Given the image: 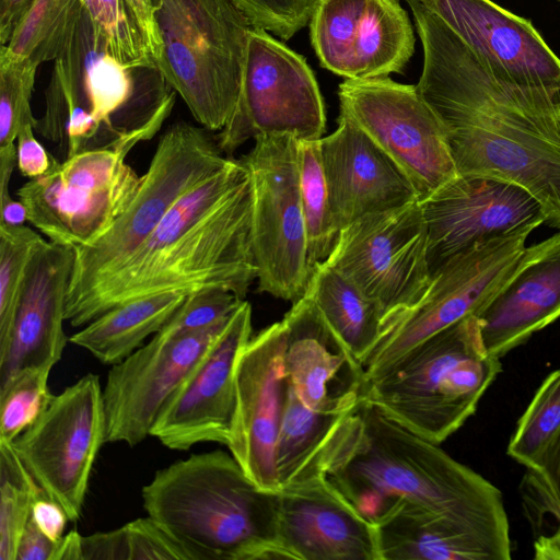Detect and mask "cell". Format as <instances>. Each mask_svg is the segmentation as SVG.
Masks as SVG:
<instances>
[{
    "label": "cell",
    "mask_w": 560,
    "mask_h": 560,
    "mask_svg": "<svg viewBox=\"0 0 560 560\" xmlns=\"http://www.w3.org/2000/svg\"><path fill=\"white\" fill-rule=\"evenodd\" d=\"M406 1L423 48L416 88L443 122L458 173L523 187L560 230V90L515 81L422 0Z\"/></svg>",
    "instance_id": "1"
},
{
    "label": "cell",
    "mask_w": 560,
    "mask_h": 560,
    "mask_svg": "<svg viewBox=\"0 0 560 560\" xmlns=\"http://www.w3.org/2000/svg\"><path fill=\"white\" fill-rule=\"evenodd\" d=\"M252 187L238 160L186 192L113 272L66 302V322L83 327L138 298L220 288L244 300L256 279Z\"/></svg>",
    "instance_id": "2"
},
{
    "label": "cell",
    "mask_w": 560,
    "mask_h": 560,
    "mask_svg": "<svg viewBox=\"0 0 560 560\" xmlns=\"http://www.w3.org/2000/svg\"><path fill=\"white\" fill-rule=\"evenodd\" d=\"M326 475L372 523L405 500L511 547L501 491L364 398Z\"/></svg>",
    "instance_id": "3"
},
{
    "label": "cell",
    "mask_w": 560,
    "mask_h": 560,
    "mask_svg": "<svg viewBox=\"0 0 560 560\" xmlns=\"http://www.w3.org/2000/svg\"><path fill=\"white\" fill-rule=\"evenodd\" d=\"M176 94L158 66L119 61L82 7L54 60L35 131L58 144L65 159L88 150L135 148L158 133Z\"/></svg>",
    "instance_id": "4"
},
{
    "label": "cell",
    "mask_w": 560,
    "mask_h": 560,
    "mask_svg": "<svg viewBox=\"0 0 560 560\" xmlns=\"http://www.w3.org/2000/svg\"><path fill=\"white\" fill-rule=\"evenodd\" d=\"M155 520L190 560L284 559L280 491L259 488L231 453L192 454L158 470L141 491Z\"/></svg>",
    "instance_id": "5"
},
{
    "label": "cell",
    "mask_w": 560,
    "mask_h": 560,
    "mask_svg": "<svg viewBox=\"0 0 560 560\" xmlns=\"http://www.w3.org/2000/svg\"><path fill=\"white\" fill-rule=\"evenodd\" d=\"M482 340L478 316L429 337L380 376L363 398L420 436L441 444L470 418L501 372Z\"/></svg>",
    "instance_id": "6"
},
{
    "label": "cell",
    "mask_w": 560,
    "mask_h": 560,
    "mask_svg": "<svg viewBox=\"0 0 560 560\" xmlns=\"http://www.w3.org/2000/svg\"><path fill=\"white\" fill-rule=\"evenodd\" d=\"M163 42L159 65L195 120L224 128L236 106L254 27L233 0H158Z\"/></svg>",
    "instance_id": "7"
},
{
    "label": "cell",
    "mask_w": 560,
    "mask_h": 560,
    "mask_svg": "<svg viewBox=\"0 0 560 560\" xmlns=\"http://www.w3.org/2000/svg\"><path fill=\"white\" fill-rule=\"evenodd\" d=\"M231 160L208 129L188 121L171 125L160 137L126 211L98 240L74 248L67 301L78 298L118 268L151 235L179 198Z\"/></svg>",
    "instance_id": "8"
},
{
    "label": "cell",
    "mask_w": 560,
    "mask_h": 560,
    "mask_svg": "<svg viewBox=\"0 0 560 560\" xmlns=\"http://www.w3.org/2000/svg\"><path fill=\"white\" fill-rule=\"evenodd\" d=\"M535 225L475 244L431 276L422 299L383 323L381 338L362 362L365 382L409 350L468 316H479L511 278Z\"/></svg>",
    "instance_id": "9"
},
{
    "label": "cell",
    "mask_w": 560,
    "mask_h": 560,
    "mask_svg": "<svg viewBox=\"0 0 560 560\" xmlns=\"http://www.w3.org/2000/svg\"><path fill=\"white\" fill-rule=\"evenodd\" d=\"M238 161L252 187L250 242L258 291L296 302L308 285L307 237L299 182V140L254 139Z\"/></svg>",
    "instance_id": "10"
},
{
    "label": "cell",
    "mask_w": 560,
    "mask_h": 560,
    "mask_svg": "<svg viewBox=\"0 0 560 560\" xmlns=\"http://www.w3.org/2000/svg\"><path fill=\"white\" fill-rule=\"evenodd\" d=\"M133 147L88 150L30 179L16 196L27 220L48 241L78 248L104 235L126 211L141 184L127 164Z\"/></svg>",
    "instance_id": "11"
},
{
    "label": "cell",
    "mask_w": 560,
    "mask_h": 560,
    "mask_svg": "<svg viewBox=\"0 0 560 560\" xmlns=\"http://www.w3.org/2000/svg\"><path fill=\"white\" fill-rule=\"evenodd\" d=\"M325 129L323 97L305 58L269 32L252 27L238 100L215 137L220 150L230 155L265 135L318 140Z\"/></svg>",
    "instance_id": "12"
},
{
    "label": "cell",
    "mask_w": 560,
    "mask_h": 560,
    "mask_svg": "<svg viewBox=\"0 0 560 560\" xmlns=\"http://www.w3.org/2000/svg\"><path fill=\"white\" fill-rule=\"evenodd\" d=\"M106 443L103 388L88 373L57 395L11 444L46 497L69 521L81 516L93 465Z\"/></svg>",
    "instance_id": "13"
},
{
    "label": "cell",
    "mask_w": 560,
    "mask_h": 560,
    "mask_svg": "<svg viewBox=\"0 0 560 560\" xmlns=\"http://www.w3.org/2000/svg\"><path fill=\"white\" fill-rule=\"evenodd\" d=\"M428 231L419 201L362 217L343 228L325 265L351 280L384 320L416 305L431 282Z\"/></svg>",
    "instance_id": "14"
},
{
    "label": "cell",
    "mask_w": 560,
    "mask_h": 560,
    "mask_svg": "<svg viewBox=\"0 0 560 560\" xmlns=\"http://www.w3.org/2000/svg\"><path fill=\"white\" fill-rule=\"evenodd\" d=\"M338 96L340 112L407 174L418 201L459 175L445 127L416 85L397 83L388 77L346 79Z\"/></svg>",
    "instance_id": "15"
},
{
    "label": "cell",
    "mask_w": 560,
    "mask_h": 560,
    "mask_svg": "<svg viewBox=\"0 0 560 560\" xmlns=\"http://www.w3.org/2000/svg\"><path fill=\"white\" fill-rule=\"evenodd\" d=\"M228 320L186 334L159 331L112 365L103 387L106 443L120 442L133 447L151 436L161 410L209 351Z\"/></svg>",
    "instance_id": "16"
},
{
    "label": "cell",
    "mask_w": 560,
    "mask_h": 560,
    "mask_svg": "<svg viewBox=\"0 0 560 560\" xmlns=\"http://www.w3.org/2000/svg\"><path fill=\"white\" fill-rule=\"evenodd\" d=\"M311 40L323 68L350 80L401 72L415 35L397 0H317Z\"/></svg>",
    "instance_id": "17"
},
{
    "label": "cell",
    "mask_w": 560,
    "mask_h": 560,
    "mask_svg": "<svg viewBox=\"0 0 560 560\" xmlns=\"http://www.w3.org/2000/svg\"><path fill=\"white\" fill-rule=\"evenodd\" d=\"M419 205L427 224L431 276L477 243L545 224L542 209L528 190L488 176L459 174Z\"/></svg>",
    "instance_id": "18"
},
{
    "label": "cell",
    "mask_w": 560,
    "mask_h": 560,
    "mask_svg": "<svg viewBox=\"0 0 560 560\" xmlns=\"http://www.w3.org/2000/svg\"><path fill=\"white\" fill-rule=\"evenodd\" d=\"M282 320L250 338L235 369V409L226 446L259 488L280 491L275 451L288 388Z\"/></svg>",
    "instance_id": "19"
},
{
    "label": "cell",
    "mask_w": 560,
    "mask_h": 560,
    "mask_svg": "<svg viewBox=\"0 0 560 560\" xmlns=\"http://www.w3.org/2000/svg\"><path fill=\"white\" fill-rule=\"evenodd\" d=\"M252 306L243 300L215 341L161 410L151 436L187 451L214 442L226 445L235 409V369L250 339Z\"/></svg>",
    "instance_id": "20"
},
{
    "label": "cell",
    "mask_w": 560,
    "mask_h": 560,
    "mask_svg": "<svg viewBox=\"0 0 560 560\" xmlns=\"http://www.w3.org/2000/svg\"><path fill=\"white\" fill-rule=\"evenodd\" d=\"M279 542L284 559L380 560L374 524L326 474L280 490Z\"/></svg>",
    "instance_id": "21"
},
{
    "label": "cell",
    "mask_w": 560,
    "mask_h": 560,
    "mask_svg": "<svg viewBox=\"0 0 560 560\" xmlns=\"http://www.w3.org/2000/svg\"><path fill=\"white\" fill-rule=\"evenodd\" d=\"M330 208L338 232L368 214L418 201L402 168L348 115L319 139Z\"/></svg>",
    "instance_id": "22"
},
{
    "label": "cell",
    "mask_w": 560,
    "mask_h": 560,
    "mask_svg": "<svg viewBox=\"0 0 560 560\" xmlns=\"http://www.w3.org/2000/svg\"><path fill=\"white\" fill-rule=\"evenodd\" d=\"M73 265L74 248L50 241L33 256L11 329L0 341V387L24 370L52 369L61 359Z\"/></svg>",
    "instance_id": "23"
},
{
    "label": "cell",
    "mask_w": 560,
    "mask_h": 560,
    "mask_svg": "<svg viewBox=\"0 0 560 560\" xmlns=\"http://www.w3.org/2000/svg\"><path fill=\"white\" fill-rule=\"evenodd\" d=\"M282 323L284 373L301 401L320 412L357 407L364 395L363 366L328 327L313 301L303 295Z\"/></svg>",
    "instance_id": "24"
},
{
    "label": "cell",
    "mask_w": 560,
    "mask_h": 560,
    "mask_svg": "<svg viewBox=\"0 0 560 560\" xmlns=\"http://www.w3.org/2000/svg\"><path fill=\"white\" fill-rule=\"evenodd\" d=\"M472 50L515 81L560 90V58L527 19L492 0H422Z\"/></svg>",
    "instance_id": "25"
},
{
    "label": "cell",
    "mask_w": 560,
    "mask_h": 560,
    "mask_svg": "<svg viewBox=\"0 0 560 560\" xmlns=\"http://www.w3.org/2000/svg\"><path fill=\"white\" fill-rule=\"evenodd\" d=\"M560 317V230L525 247L508 282L478 316L487 351L502 358Z\"/></svg>",
    "instance_id": "26"
},
{
    "label": "cell",
    "mask_w": 560,
    "mask_h": 560,
    "mask_svg": "<svg viewBox=\"0 0 560 560\" xmlns=\"http://www.w3.org/2000/svg\"><path fill=\"white\" fill-rule=\"evenodd\" d=\"M380 560H508L511 547L405 500L373 523Z\"/></svg>",
    "instance_id": "27"
},
{
    "label": "cell",
    "mask_w": 560,
    "mask_h": 560,
    "mask_svg": "<svg viewBox=\"0 0 560 560\" xmlns=\"http://www.w3.org/2000/svg\"><path fill=\"white\" fill-rule=\"evenodd\" d=\"M359 405L341 412L315 411L301 401L288 382L275 451L280 490L326 474L332 452L350 428Z\"/></svg>",
    "instance_id": "28"
},
{
    "label": "cell",
    "mask_w": 560,
    "mask_h": 560,
    "mask_svg": "<svg viewBox=\"0 0 560 560\" xmlns=\"http://www.w3.org/2000/svg\"><path fill=\"white\" fill-rule=\"evenodd\" d=\"M187 295L163 292L118 304L84 325L69 341L104 364H117L159 332Z\"/></svg>",
    "instance_id": "29"
},
{
    "label": "cell",
    "mask_w": 560,
    "mask_h": 560,
    "mask_svg": "<svg viewBox=\"0 0 560 560\" xmlns=\"http://www.w3.org/2000/svg\"><path fill=\"white\" fill-rule=\"evenodd\" d=\"M304 295L308 296L328 327L361 364L382 335L380 306L346 276L325 265L313 270Z\"/></svg>",
    "instance_id": "30"
},
{
    "label": "cell",
    "mask_w": 560,
    "mask_h": 560,
    "mask_svg": "<svg viewBox=\"0 0 560 560\" xmlns=\"http://www.w3.org/2000/svg\"><path fill=\"white\" fill-rule=\"evenodd\" d=\"M83 4L81 0H33L16 22L0 55L38 66L59 55Z\"/></svg>",
    "instance_id": "31"
},
{
    "label": "cell",
    "mask_w": 560,
    "mask_h": 560,
    "mask_svg": "<svg viewBox=\"0 0 560 560\" xmlns=\"http://www.w3.org/2000/svg\"><path fill=\"white\" fill-rule=\"evenodd\" d=\"M299 182L311 272L330 255L337 231L318 140H299Z\"/></svg>",
    "instance_id": "32"
},
{
    "label": "cell",
    "mask_w": 560,
    "mask_h": 560,
    "mask_svg": "<svg viewBox=\"0 0 560 560\" xmlns=\"http://www.w3.org/2000/svg\"><path fill=\"white\" fill-rule=\"evenodd\" d=\"M560 436V368L540 384L520 417L506 453L526 469H535Z\"/></svg>",
    "instance_id": "33"
},
{
    "label": "cell",
    "mask_w": 560,
    "mask_h": 560,
    "mask_svg": "<svg viewBox=\"0 0 560 560\" xmlns=\"http://www.w3.org/2000/svg\"><path fill=\"white\" fill-rule=\"evenodd\" d=\"M43 494L12 444L0 441V560H16L32 505Z\"/></svg>",
    "instance_id": "34"
},
{
    "label": "cell",
    "mask_w": 560,
    "mask_h": 560,
    "mask_svg": "<svg viewBox=\"0 0 560 560\" xmlns=\"http://www.w3.org/2000/svg\"><path fill=\"white\" fill-rule=\"evenodd\" d=\"M45 242L26 225L0 224V341L11 329L31 260Z\"/></svg>",
    "instance_id": "35"
},
{
    "label": "cell",
    "mask_w": 560,
    "mask_h": 560,
    "mask_svg": "<svg viewBox=\"0 0 560 560\" xmlns=\"http://www.w3.org/2000/svg\"><path fill=\"white\" fill-rule=\"evenodd\" d=\"M51 369H27L0 387V441L12 443L39 416L51 394Z\"/></svg>",
    "instance_id": "36"
},
{
    "label": "cell",
    "mask_w": 560,
    "mask_h": 560,
    "mask_svg": "<svg viewBox=\"0 0 560 560\" xmlns=\"http://www.w3.org/2000/svg\"><path fill=\"white\" fill-rule=\"evenodd\" d=\"M37 68L38 65L28 59L0 55V148L15 144L24 125L36 126L31 98Z\"/></svg>",
    "instance_id": "37"
},
{
    "label": "cell",
    "mask_w": 560,
    "mask_h": 560,
    "mask_svg": "<svg viewBox=\"0 0 560 560\" xmlns=\"http://www.w3.org/2000/svg\"><path fill=\"white\" fill-rule=\"evenodd\" d=\"M112 54L129 66H156L125 0H81Z\"/></svg>",
    "instance_id": "38"
},
{
    "label": "cell",
    "mask_w": 560,
    "mask_h": 560,
    "mask_svg": "<svg viewBox=\"0 0 560 560\" xmlns=\"http://www.w3.org/2000/svg\"><path fill=\"white\" fill-rule=\"evenodd\" d=\"M529 521L535 525L551 517L560 527V436L540 465L527 469L521 485Z\"/></svg>",
    "instance_id": "39"
},
{
    "label": "cell",
    "mask_w": 560,
    "mask_h": 560,
    "mask_svg": "<svg viewBox=\"0 0 560 560\" xmlns=\"http://www.w3.org/2000/svg\"><path fill=\"white\" fill-rule=\"evenodd\" d=\"M242 301L220 288L192 292L160 331L177 335L212 327L228 320Z\"/></svg>",
    "instance_id": "40"
},
{
    "label": "cell",
    "mask_w": 560,
    "mask_h": 560,
    "mask_svg": "<svg viewBox=\"0 0 560 560\" xmlns=\"http://www.w3.org/2000/svg\"><path fill=\"white\" fill-rule=\"evenodd\" d=\"M254 27L283 40L293 37L311 20L313 0H233Z\"/></svg>",
    "instance_id": "41"
},
{
    "label": "cell",
    "mask_w": 560,
    "mask_h": 560,
    "mask_svg": "<svg viewBox=\"0 0 560 560\" xmlns=\"http://www.w3.org/2000/svg\"><path fill=\"white\" fill-rule=\"evenodd\" d=\"M129 560H190L184 547L151 516L125 525Z\"/></svg>",
    "instance_id": "42"
},
{
    "label": "cell",
    "mask_w": 560,
    "mask_h": 560,
    "mask_svg": "<svg viewBox=\"0 0 560 560\" xmlns=\"http://www.w3.org/2000/svg\"><path fill=\"white\" fill-rule=\"evenodd\" d=\"M35 127L24 125L16 138V166L20 173L34 179L49 173L59 162L35 137Z\"/></svg>",
    "instance_id": "43"
},
{
    "label": "cell",
    "mask_w": 560,
    "mask_h": 560,
    "mask_svg": "<svg viewBox=\"0 0 560 560\" xmlns=\"http://www.w3.org/2000/svg\"><path fill=\"white\" fill-rule=\"evenodd\" d=\"M81 560H129L125 525L110 532L81 536Z\"/></svg>",
    "instance_id": "44"
},
{
    "label": "cell",
    "mask_w": 560,
    "mask_h": 560,
    "mask_svg": "<svg viewBox=\"0 0 560 560\" xmlns=\"http://www.w3.org/2000/svg\"><path fill=\"white\" fill-rule=\"evenodd\" d=\"M158 68L163 58V42L158 23V0H125Z\"/></svg>",
    "instance_id": "45"
},
{
    "label": "cell",
    "mask_w": 560,
    "mask_h": 560,
    "mask_svg": "<svg viewBox=\"0 0 560 560\" xmlns=\"http://www.w3.org/2000/svg\"><path fill=\"white\" fill-rule=\"evenodd\" d=\"M31 518L36 526L54 541L61 539L66 523L69 521L63 509L45 494L34 501Z\"/></svg>",
    "instance_id": "46"
},
{
    "label": "cell",
    "mask_w": 560,
    "mask_h": 560,
    "mask_svg": "<svg viewBox=\"0 0 560 560\" xmlns=\"http://www.w3.org/2000/svg\"><path fill=\"white\" fill-rule=\"evenodd\" d=\"M58 542L48 538L30 517L20 538L16 560H55Z\"/></svg>",
    "instance_id": "47"
},
{
    "label": "cell",
    "mask_w": 560,
    "mask_h": 560,
    "mask_svg": "<svg viewBox=\"0 0 560 560\" xmlns=\"http://www.w3.org/2000/svg\"><path fill=\"white\" fill-rule=\"evenodd\" d=\"M33 0H0V43L5 45L22 13Z\"/></svg>",
    "instance_id": "48"
},
{
    "label": "cell",
    "mask_w": 560,
    "mask_h": 560,
    "mask_svg": "<svg viewBox=\"0 0 560 560\" xmlns=\"http://www.w3.org/2000/svg\"><path fill=\"white\" fill-rule=\"evenodd\" d=\"M0 224L21 226L28 222L26 207L20 199L15 200L11 196L0 200Z\"/></svg>",
    "instance_id": "49"
},
{
    "label": "cell",
    "mask_w": 560,
    "mask_h": 560,
    "mask_svg": "<svg viewBox=\"0 0 560 560\" xmlns=\"http://www.w3.org/2000/svg\"><path fill=\"white\" fill-rule=\"evenodd\" d=\"M16 160V144L0 148V200L10 196L9 185Z\"/></svg>",
    "instance_id": "50"
},
{
    "label": "cell",
    "mask_w": 560,
    "mask_h": 560,
    "mask_svg": "<svg viewBox=\"0 0 560 560\" xmlns=\"http://www.w3.org/2000/svg\"><path fill=\"white\" fill-rule=\"evenodd\" d=\"M534 548L536 559H560V527L550 535H540Z\"/></svg>",
    "instance_id": "51"
},
{
    "label": "cell",
    "mask_w": 560,
    "mask_h": 560,
    "mask_svg": "<svg viewBox=\"0 0 560 560\" xmlns=\"http://www.w3.org/2000/svg\"><path fill=\"white\" fill-rule=\"evenodd\" d=\"M55 560H81V535L77 530L61 537Z\"/></svg>",
    "instance_id": "52"
},
{
    "label": "cell",
    "mask_w": 560,
    "mask_h": 560,
    "mask_svg": "<svg viewBox=\"0 0 560 560\" xmlns=\"http://www.w3.org/2000/svg\"><path fill=\"white\" fill-rule=\"evenodd\" d=\"M315 3L317 2V0H313Z\"/></svg>",
    "instance_id": "53"
},
{
    "label": "cell",
    "mask_w": 560,
    "mask_h": 560,
    "mask_svg": "<svg viewBox=\"0 0 560 560\" xmlns=\"http://www.w3.org/2000/svg\"><path fill=\"white\" fill-rule=\"evenodd\" d=\"M560 1V0H559Z\"/></svg>",
    "instance_id": "54"
}]
</instances>
